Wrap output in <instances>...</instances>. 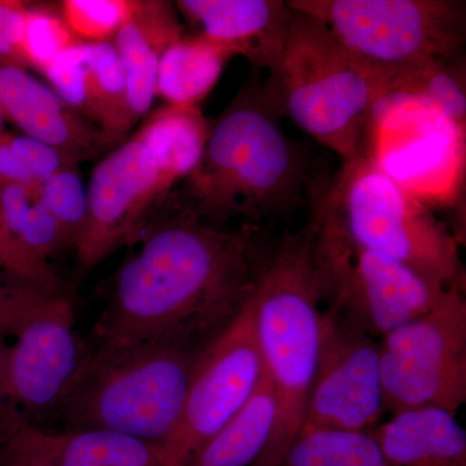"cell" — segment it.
Listing matches in <instances>:
<instances>
[{"instance_id": "obj_1", "label": "cell", "mask_w": 466, "mask_h": 466, "mask_svg": "<svg viewBox=\"0 0 466 466\" xmlns=\"http://www.w3.org/2000/svg\"><path fill=\"white\" fill-rule=\"evenodd\" d=\"M269 256L258 227L213 226L173 205L109 281L92 341L204 349L249 302Z\"/></svg>"}, {"instance_id": "obj_2", "label": "cell", "mask_w": 466, "mask_h": 466, "mask_svg": "<svg viewBox=\"0 0 466 466\" xmlns=\"http://www.w3.org/2000/svg\"><path fill=\"white\" fill-rule=\"evenodd\" d=\"M283 116L257 72L211 124L200 164L173 205L225 227L235 218L257 226L314 204L324 187L312 180L302 150L285 134Z\"/></svg>"}, {"instance_id": "obj_3", "label": "cell", "mask_w": 466, "mask_h": 466, "mask_svg": "<svg viewBox=\"0 0 466 466\" xmlns=\"http://www.w3.org/2000/svg\"><path fill=\"white\" fill-rule=\"evenodd\" d=\"M321 300L309 218L299 232L285 233L251 297L260 357L276 400L274 431L251 466L280 465L302 426L317 370Z\"/></svg>"}, {"instance_id": "obj_4", "label": "cell", "mask_w": 466, "mask_h": 466, "mask_svg": "<svg viewBox=\"0 0 466 466\" xmlns=\"http://www.w3.org/2000/svg\"><path fill=\"white\" fill-rule=\"evenodd\" d=\"M202 350L94 343L56 413L67 429H103L164 444L182 416Z\"/></svg>"}, {"instance_id": "obj_5", "label": "cell", "mask_w": 466, "mask_h": 466, "mask_svg": "<svg viewBox=\"0 0 466 466\" xmlns=\"http://www.w3.org/2000/svg\"><path fill=\"white\" fill-rule=\"evenodd\" d=\"M267 84L283 116L345 164L360 155L386 76L343 47L317 18L293 9L280 66Z\"/></svg>"}, {"instance_id": "obj_6", "label": "cell", "mask_w": 466, "mask_h": 466, "mask_svg": "<svg viewBox=\"0 0 466 466\" xmlns=\"http://www.w3.org/2000/svg\"><path fill=\"white\" fill-rule=\"evenodd\" d=\"M312 208L364 249L410 267L446 289H465L459 238L431 207L359 155Z\"/></svg>"}, {"instance_id": "obj_7", "label": "cell", "mask_w": 466, "mask_h": 466, "mask_svg": "<svg viewBox=\"0 0 466 466\" xmlns=\"http://www.w3.org/2000/svg\"><path fill=\"white\" fill-rule=\"evenodd\" d=\"M343 47L389 76L426 58L461 51L466 5L459 0H290Z\"/></svg>"}, {"instance_id": "obj_8", "label": "cell", "mask_w": 466, "mask_h": 466, "mask_svg": "<svg viewBox=\"0 0 466 466\" xmlns=\"http://www.w3.org/2000/svg\"><path fill=\"white\" fill-rule=\"evenodd\" d=\"M311 220L321 294L329 299L328 311L350 327L382 339L428 314L449 290L397 260L354 244L315 208Z\"/></svg>"}, {"instance_id": "obj_9", "label": "cell", "mask_w": 466, "mask_h": 466, "mask_svg": "<svg viewBox=\"0 0 466 466\" xmlns=\"http://www.w3.org/2000/svg\"><path fill=\"white\" fill-rule=\"evenodd\" d=\"M465 289L452 288L431 311L395 328L380 342L385 410L441 408L466 401Z\"/></svg>"}, {"instance_id": "obj_10", "label": "cell", "mask_w": 466, "mask_h": 466, "mask_svg": "<svg viewBox=\"0 0 466 466\" xmlns=\"http://www.w3.org/2000/svg\"><path fill=\"white\" fill-rule=\"evenodd\" d=\"M464 144L465 131L433 104L388 94L373 106L360 153L426 204L452 195L461 177Z\"/></svg>"}, {"instance_id": "obj_11", "label": "cell", "mask_w": 466, "mask_h": 466, "mask_svg": "<svg viewBox=\"0 0 466 466\" xmlns=\"http://www.w3.org/2000/svg\"><path fill=\"white\" fill-rule=\"evenodd\" d=\"M263 376L250 299L240 315L198 355L182 416L162 444L171 466L188 464L247 406Z\"/></svg>"}, {"instance_id": "obj_12", "label": "cell", "mask_w": 466, "mask_h": 466, "mask_svg": "<svg viewBox=\"0 0 466 466\" xmlns=\"http://www.w3.org/2000/svg\"><path fill=\"white\" fill-rule=\"evenodd\" d=\"M173 186L137 131L119 144L92 171L87 222L75 248L79 267L94 268L137 241Z\"/></svg>"}, {"instance_id": "obj_13", "label": "cell", "mask_w": 466, "mask_h": 466, "mask_svg": "<svg viewBox=\"0 0 466 466\" xmlns=\"http://www.w3.org/2000/svg\"><path fill=\"white\" fill-rule=\"evenodd\" d=\"M383 410L380 342L332 312H323L317 370L302 426L373 431Z\"/></svg>"}, {"instance_id": "obj_14", "label": "cell", "mask_w": 466, "mask_h": 466, "mask_svg": "<svg viewBox=\"0 0 466 466\" xmlns=\"http://www.w3.org/2000/svg\"><path fill=\"white\" fill-rule=\"evenodd\" d=\"M75 318L72 303L60 293L21 325L9 346V404L36 416L56 412L88 352Z\"/></svg>"}, {"instance_id": "obj_15", "label": "cell", "mask_w": 466, "mask_h": 466, "mask_svg": "<svg viewBox=\"0 0 466 466\" xmlns=\"http://www.w3.org/2000/svg\"><path fill=\"white\" fill-rule=\"evenodd\" d=\"M171 466L164 446L103 429L50 431L23 413L0 443V466Z\"/></svg>"}, {"instance_id": "obj_16", "label": "cell", "mask_w": 466, "mask_h": 466, "mask_svg": "<svg viewBox=\"0 0 466 466\" xmlns=\"http://www.w3.org/2000/svg\"><path fill=\"white\" fill-rule=\"evenodd\" d=\"M43 76L67 108L99 130L106 148L127 139L124 66L113 41L76 43L63 52Z\"/></svg>"}, {"instance_id": "obj_17", "label": "cell", "mask_w": 466, "mask_h": 466, "mask_svg": "<svg viewBox=\"0 0 466 466\" xmlns=\"http://www.w3.org/2000/svg\"><path fill=\"white\" fill-rule=\"evenodd\" d=\"M183 16L201 34L247 57L256 69L274 76L289 36L293 9L283 0H180Z\"/></svg>"}, {"instance_id": "obj_18", "label": "cell", "mask_w": 466, "mask_h": 466, "mask_svg": "<svg viewBox=\"0 0 466 466\" xmlns=\"http://www.w3.org/2000/svg\"><path fill=\"white\" fill-rule=\"evenodd\" d=\"M0 115L27 137L51 144L76 164L106 148L94 125L20 66L0 64Z\"/></svg>"}, {"instance_id": "obj_19", "label": "cell", "mask_w": 466, "mask_h": 466, "mask_svg": "<svg viewBox=\"0 0 466 466\" xmlns=\"http://www.w3.org/2000/svg\"><path fill=\"white\" fill-rule=\"evenodd\" d=\"M183 36L173 3L135 0L130 16L113 39L124 66L126 133L148 115L157 96L159 60L165 50Z\"/></svg>"}, {"instance_id": "obj_20", "label": "cell", "mask_w": 466, "mask_h": 466, "mask_svg": "<svg viewBox=\"0 0 466 466\" xmlns=\"http://www.w3.org/2000/svg\"><path fill=\"white\" fill-rule=\"evenodd\" d=\"M391 466H466V431L441 408L394 413L372 431Z\"/></svg>"}, {"instance_id": "obj_21", "label": "cell", "mask_w": 466, "mask_h": 466, "mask_svg": "<svg viewBox=\"0 0 466 466\" xmlns=\"http://www.w3.org/2000/svg\"><path fill=\"white\" fill-rule=\"evenodd\" d=\"M235 56L231 48L204 34L180 36L159 60L157 95L168 106H198Z\"/></svg>"}, {"instance_id": "obj_22", "label": "cell", "mask_w": 466, "mask_h": 466, "mask_svg": "<svg viewBox=\"0 0 466 466\" xmlns=\"http://www.w3.org/2000/svg\"><path fill=\"white\" fill-rule=\"evenodd\" d=\"M211 124L198 106H161L146 116L139 133L159 167L175 184L186 180L204 156Z\"/></svg>"}, {"instance_id": "obj_23", "label": "cell", "mask_w": 466, "mask_h": 466, "mask_svg": "<svg viewBox=\"0 0 466 466\" xmlns=\"http://www.w3.org/2000/svg\"><path fill=\"white\" fill-rule=\"evenodd\" d=\"M276 420V400L268 377L242 408L186 466H251L268 443Z\"/></svg>"}, {"instance_id": "obj_24", "label": "cell", "mask_w": 466, "mask_h": 466, "mask_svg": "<svg viewBox=\"0 0 466 466\" xmlns=\"http://www.w3.org/2000/svg\"><path fill=\"white\" fill-rule=\"evenodd\" d=\"M458 56L426 58L392 73L383 95L403 94L429 101L465 131V66Z\"/></svg>"}, {"instance_id": "obj_25", "label": "cell", "mask_w": 466, "mask_h": 466, "mask_svg": "<svg viewBox=\"0 0 466 466\" xmlns=\"http://www.w3.org/2000/svg\"><path fill=\"white\" fill-rule=\"evenodd\" d=\"M279 466H391L372 431L302 426Z\"/></svg>"}, {"instance_id": "obj_26", "label": "cell", "mask_w": 466, "mask_h": 466, "mask_svg": "<svg viewBox=\"0 0 466 466\" xmlns=\"http://www.w3.org/2000/svg\"><path fill=\"white\" fill-rule=\"evenodd\" d=\"M36 200L56 219L66 248L75 249L88 216L87 188L76 167L66 168L43 182Z\"/></svg>"}, {"instance_id": "obj_27", "label": "cell", "mask_w": 466, "mask_h": 466, "mask_svg": "<svg viewBox=\"0 0 466 466\" xmlns=\"http://www.w3.org/2000/svg\"><path fill=\"white\" fill-rule=\"evenodd\" d=\"M79 42L63 17L50 9L27 5L21 38L25 67L32 66L43 75L63 52Z\"/></svg>"}, {"instance_id": "obj_28", "label": "cell", "mask_w": 466, "mask_h": 466, "mask_svg": "<svg viewBox=\"0 0 466 466\" xmlns=\"http://www.w3.org/2000/svg\"><path fill=\"white\" fill-rule=\"evenodd\" d=\"M134 5L135 0H66L61 17L78 41L112 42Z\"/></svg>"}, {"instance_id": "obj_29", "label": "cell", "mask_w": 466, "mask_h": 466, "mask_svg": "<svg viewBox=\"0 0 466 466\" xmlns=\"http://www.w3.org/2000/svg\"><path fill=\"white\" fill-rule=\"evenodd\" d=\"M18 248L32 265L45 271H54L48 258L66 249L60 226L41 201H34L27 211Z\"/></svg>"}, {"instance_id": "obj_30", "label": "cell", "mask_w": 466, "mask_h": 466, "mask_svg": "<svg viewBox=\"0 0 466 466\" xmlns=\"http://www.w3.org/2000/svg\"><path fill=\"white\" fill-rule=\"evenodd\" d=\"M7 140L18 167L35 188L60 171L76 167L66 153L35 137L7 133Z\"/></svg>"}, {"instance_id": "obj_31", "label": "cell", "mask_w": 466, "mask_h": 466, "mask_svg": "<svg viewBox=\"0 0 466 466\" xmlns=\"http://www.w3.org/2000/svg\"><path fill=\"white\" fill-rule=\"evenodd\" d=\"M54 294L0 269V333L15 337L30 315Z\"/></svg>"}, {"instance_id": "obj_32", "label": "cell", "mask_w": 466, "mask_h": 466, "mask_svg": "<svg viewBox=\"0 0 466 466\" xmlns=\"http://www.w3.org/2000/svg\"><path fill=\"white\" fill-rule=\"evenodd\" d=\"M26 9V3L0 0V64L26 69L21 56Z\"/></svg>"}, {"instance_id": "obj_33", "label": "cell", "mask_w": 466, "mask_h": 466, "mask_svg": "<svg viewBox=\"0 0 466 466\" xmlns=\"http://www.w3.org/2000/svg\"><path fill=\"white\" fill-rule=\"evenodd\" d=\"M0 183L21 184L32 189L38 198L39 189L35 188L25 174L18 167L16 159L12 155L7 140V131H0Z\"/></svg>"}, {"instance_id": "obj_34", "label": "cell", "mask_w": 466, "mask_h": 466, "mask_svg": "<svg viewBox=\"0 0 466 466\" xmlns=\"http://www.w3.org/2000/svg\"><path fill=\"white\" fill-rule=\"evenodd\" d=\"M8 360L7 336L0 333V410L8 406Z\"/></svg>"}, {"instance_id": "obj_35", "label": "cell", "mask_w": 466, "mask_h": 466, "mask_svg": "<svg viewBox=\"0 0 466 466\" xmlns=\"http://www.w3.org/2000/svg\"><path fill=\"white\" fill-rule=\"evenodd\" d=\"M0 269L16 276V278L23 279L21 267L18 265V260L14 250H12L11 245L8 244L7 238H5L2 227H0Z\"/></svg>"}, {"instance_id": "obj_36", "label": "cell", "mask_w": 466, "mask_h": 466, "mask_svg": "<svg viewBox=\"0 0 466 466\" xmlns=\"http://www.w3.org/2000/svg\"><path fill=\"white\" fill-rule=\"evenodd\" d=\"M20 412L14 406L5 407V410H0V443L5 440V435L11 431L12 425L16 421Z\"/></svg>"}, {"instance_id": "obj_37", "label": "cell", "mask_w": 466, "mask_h": 466, "mask_svg": "<svg viewBox=\"0 0 466 466\" xmlns=\"http://www.w3.org/2000/svg\"><path fill=\"white\" fill-rule=\"evenodd\" d=\"M3 124H5V119H3L2 115H0V131H5V128H3Z\"/></svg>"}, {"instance_id": "obj_38", "label": "cell", "mask_w": 466, "mask_h": 466, "mask_svg": "<svg viewBox=\"0 0 466 466\" xmlns=\"http://www.w3.org/2000/svg\"><path fill=\"white\" fill-rule=\"evenodd\" d=\"M29 466H39V465H29Z\"/></svg>"}]
</instances>
